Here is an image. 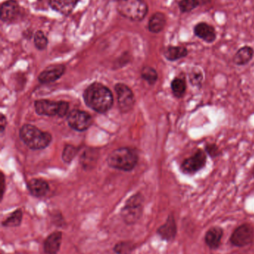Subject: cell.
Returning <instances> with one entry per match:
<instances>
[{
  "mask_svg": "<svg viewBox=\"0 0 254 254\" xmlns=\"http://www.w3.org/2000/svg\"><path fill=\"white\" fill-rule=\"evenodd\" d=\"M84 100L89 108L98 113H106L113 107L111 91L99 83H93L84 92Z\"/></svg>",
  "mask_w": 254,
  "mask_h": 254,
  "instance_id": "6da1fadb",
  "label": "cell"
},
{
  "mask_svg": "<svg viewBox=\"0 0 254 254\" xmlns=\"http://www.w3.org/2000/svg\"><path fill=\"white\" fill-rule=\"evenodd\" d=\"M21 140L33 150L43 149L49 146L52 140L50 133L43 131L31 125H25L19 130Z\"/></svg>",
  "mask_w": 254,
  "mask_h": 254,
  "instance_id": "7a4b0ae2",
  "label": "cell"
},
{
  "mask_svg": "<svg viewBox=\"0 0 254 254\" xmlns=\"http://www.w3.org/2000/svg\"><path fill=\"white\" fill-rule=\"evenodd\" d=\"M107 162L110 167L116 170L131 171L135 168L138 162V155L131 148H119L109 155Z\"/></svg>",
  "mask_w": 254,
  "mask_h": 254,
  "instance_id": "3957f363",
  "label": "cell"
},
{
  "mask_svg": "<svg viewBox=\"0 0 254 254\" xmlns=\"http://www.w3.org/2000/svg\"><path fill=\"white\" fill-rule=\"evenodd\" d=\"M116 10L128 20L141 22L149 13V6L145 0H117Z\"/></svg>",
  "mask_w": 254,
  "mask_h": 254,
  "instance_id": "277c9868",
  "label": "cell"
},
{
  "mask_svg": "<svg viewBox=\"0 0 254 254\" xmlns=\"http://www.w3.org/2000/svg\"><path fill=\"white\" fill-rule=\"evenodd\" d=\"M144 198L140 193L130 197L121 209L120 216L127 225H134L140 221L143 214Z\"/></svg>",
  "mask_w": 254,
  "mask_h": 254,
  "instance_id": "5b68a950",
  "label": "cell"
},
{
  "mask_svg": "<svg viewBox=\"0 0 254 254\" xmlns=\"http://www.w3.org/2000/svg\"><path fill=\"white\" fill-rule=\"evenodd\" d=\"M208 155L204 149L198 148L192 155L185 158L180 163V171L185 176H193L205 168Z\"/></svg>",
  "mask_w": 254,
  "mask_h": 254,
  "instance_id": "8992f818",
  "label": "cell"
},
{
  "mask_svg": "<svg viewBox=\"0 0 254 254\" xmlns=\"http://www.w3.org/2000/svg\"><path fill=\"white\" fill-rule=\"evenodd\" d=\"M69 107L68 103L65 101L57 102L49 100H38L34 102L35 112L39 116L64 118L68 113Z\"/></svg>",
  "mask_w": 254,
  "mask_h": 254,
  "instance_id": "52a82bcc",
  "label": "cell"
},
{
  "mask_svg": "<svg viewBox=\"0 0 254 254\" xmlns=\"http://www.w3.org/2000/svg\"><path fill=\"white\" fill-rule=\"evenodd\" d=\"M231 246L236 248H245L253 244L254 227L250 223H243L233 231L229 239Z\"/></svg>",
  "mask_w": 254,
  "mask_h": 254,
  "instance_id": "ba28073f",
  "label": "cell"
},
{
  "mask_svg": "<svg viewBox=\"0 0 254 254\" xmlns=\"http://www.w3.org/2000/svg\"><path fill=\"white\" fill-rule=\"evenodd\" d=\"M22 15V8L16 0H6L1 3L0 18L4 23H15Z\"/></svg>",
  "mask_w": 254,
  "mask_h": 254,
  "instance_id": "9c48e42d",
  "label": "cell"
},
{
  "mask_svg": "<svg viewBox=\"0 0 254 254\" xmlns=\"http://www.w3.org/2000/svg\"><path fill=\"white\" fill-rule=\"evenodd\" d=\"M117 95L118 105L122 113H128L132 110L135 104V97L132 90L123 83H118L115 86Z\"/></svg>",
  "mask_w": 254,
  "mask_h": 254,
  "instance_id": "30bf717a",
  "label": "cell"
},
{
  "mask_svg": "<svg viewBox=\"0 0 254 254\" xmlns=\"http://www.w3.org/2000/svg\"><path fill=\"white\" fill-rule=\"evenodd\" d=\"M67 123L69 126L78 131L88 129L92 124V119L87 113L74 110L67 115Z\"/></svg>",
  "mask_w": 254,
  "mask_h": 254,
  "instance_id": "8fae6325",
  "label": "cell"
},
{
  "mask_svg": "<svg viewBox=\"0 0 254 254\" xmlns=\"http://www.w3.org/2000/svg\"><path fill=\"white\" fill-rule=\"evenodd\" d=\"M177 231H178V228H177L175 217L174 215L171 213L167 216L166 222L157 230V235L163 241L172 243L177 237Z\"/></svg>",
  "mask_w": 254,
  "mask_h": 254,
  "instance_id": "7c38bea8",
  "label": "cell"
},
{
  "mask_svg": "<svg viewBox=\"0 0 254 254\" xmlns=\"http://www.w3.org/2000/svg\"><path fill=\"white\" fill-rule=\"evenodd\" d=\"M193 33L195 37L207 44H212L217 40V32L215 27L204 21L195 24Z\"/></svg>",
  "mask_w": 254,
  "mask_h": 254,
  "instance_id": "4fadbf2b",
  "label": "cell"
},
{
  "mask_svg": "<svg viewBox=\"0 0 254 254\" xmlns=\"http://www.w3.org/2000/svg\"><path fill=\"white\" fill-rule=\"evenodd\" d=\"M225 231L222 227H211L207 230L204 235V243L207 247L211 251H217L222 246Z\"/></svg>",
  "mask_w": 254,
  "mask_h": 254,
  "instance_id": "5bb4252c",
  "label": "cell"
},
{
  "mask_svg": "<svg viewBox=\"0 0 254 254\" xmlns=\"http://www.w3.org/2000/svg\"><path fill=\"white\" fill-rule=\"evenodd\" d=\"M65 71L66 67L62 64L49 65L40 73L38 77L39 82L43 84L53 83L61 78Z\"/></svg>",
  "mask_w": 254,
  "mask_h": 254,
  "instance_id": "9a60e30c",
  "label": "cell"
},
{
  "mask_svg": "<svg viewBox=\"0 0 254 254\" xmlns=\"http://www.w3.org/2000/svg\"><path fill=\"white\" fill-rule=\"evenodd\" d=\"M61 231H55L49 234L43 242V252L46 254H58L62 243Z\"/></svg>",
  "mask_w": 254,
  "mask_h": 254,
  "instance_id": "2e32d148",
  "label": "cell"
},
{
  "mask_svg": "<svg viewBox=\"0 0 254 254\" xmlns=\"http://www.w3.org/2000/svg\"><path fill=\"white\" fill-rule=\"evenodd\" d=\"M80 0H49V4L52 10L67 16L73 13Z\"/></svg>",
  "mask_w": 254,
  "mask_h": 254,
  "instance_id": "e0dca14e",
  "label": "cell"
},
{
  "mask_svg": "<svg viewBox=\"0 0 254 254\" xmlns=\"http://www.w3.org/2000/svg\"><path fill=\"white\" fill-rule=\"evenodd\" d=\"M254 58V48L246 45L237 50L233 58V63L237 66H246L253 61Z\"/></svg>",
  "mask_w": 254,
  "mask_h": 254,
  "instance_id": "ac0fdd59",
  "label": "cell"
},
{
  "mask_svg": "<svg viewBox=\"0 0 254 254\" xmlns=\"http://www.w3.org/2000/svg\"><path fill=\"white\" fill-rule=\"evenodd\" d=\"M170 87L174 98L179 100L184 98L187 91V80L184 73H180V75L174 77L171 81Z\"/></svg>",
  "mask_w": 254,
  "mask_h": 254,
  "instance_id": "d6986e66",
  "label": "cell"
},
{
  "mask_svg": "<svg viewBox=\"0 0 254 254\" xmlns=\"http://www.w3.org/2000/svg\"><path fill=\"white\" fill-rule=\"evenodd\" d=\"M167 18L162 12H155L151 16L148 22V30L152 34H160L165 29Z\"/></svg>",
  "mask_w": 254,
  "mask_h": 254,
  "instance_id": "ffe728a7",
  "label": "cell"
},
{
  "mask_svg": "<svg viewBox=\"0 0 254 254\" xmlns=\"http://www.w3.org/2000/svg\"><path fill=\"white\" fill-rule=\"evenodd\" d=\"M189 50L183 46H168L164 51V56L169 62H176L187 58Z\"/></svg>",
  "mask_w": 254,
  "mask_h": 254,
  "instance_id": "44dd1931",
  "label": "cell"
},
{
  "mask_svg": "<svg viewBox=\"0 0 254 254\" xmlns=\"http://www.w3.org/2000/svg\"><path fill=\"white\" fill-rule=\"evenodd\" d=\"M30 194L36 198H42L47 195L49 191V184L43 179H31L27 184Z\"/></svg>",
  "mask_w": 254,
  "mask_h": 254,
  "instance_id": "7402d4cb",
  "label": "cell"
},
{
  "mask_svg": "<svg viewBox=\"0 0 254 254\" xmlns=\"http://www.w3.org/2000/svg\"><path fill=\"white\" fill-rule=\"evenodd\" d=\"M188 81L194 88L201 89L205 80L204 71L199 67L194 66L187 72Z\"/></svg>",
  "mask_w": 254,
  "mask_h": 254,
  "instance_id": "603a6c76",
  "label": "cell"
},
{
  "mask_svg": "<svg viewBox=\"0 0 254 254\" xmlns=\"http://www.w3.org/2000/svg\"><path fill=\"white\" fill-rule=\"evenodd\" d=\"M22 218H23V213L22 210L17 209L1 222V226L4 228H17L22 224Z\"/></svg>",
  "mask_w": 254,
  "mask_h": 254,
  "instance_id": "cb8c5ba5",
  "label": "cell"
},
{
  "mask_svg": "<svg viewBox=\"0 0 254 254\" xmlns=\"http://www.w3.org/2000/svg\"><path fill=\"white\" fill-rule=\"evenodd\" d=\"M137 249V245L131 241H121L116 243L113 251L116 254H131Z\"/></svg>",
  "mask_w": 254,
  "mask_h": 254,
  "instance_id": "d4e9b609",
  "label": "cell"
},
{
  "mask_svg": "<svg viewBox=\"0 0 254 254\" xmlns=\"http://www.w3.org/2000/svg\"><path fill=\"white\" fill-rule=\"evenodd\" d=\"M141 77L149 85L153 86L158 80V73L155 68L151 66L143 67L141 71Z\"/></svg>",
  "mask_w": 254,
  "mask_h": 254,
  "instance_id": "484cf974",
  "label": "cell"
},
{
  "mask_svg": "<svg viewBox=\"0 0 254 254\" xmlns=\"http://www.w3.org/2000/svg\"><path fill=\"white\" fill-rule=\"evenodd\" d=\"M179 10L181 13H188L200 7L198 0H180L177 2Z\"/></svg>",
  "mask_w": 254,
  "mask_h": 254,
  "instance_id": "4316f807",
  "label": "cell"
},
{
  "mask_svg": "<svg viewBox=\"0 0 254 254\" xmlns=\"http://www.w3.org/2000/svg\"><path fill=\"white\" fill-rule=\"evenodd\" d=\"M34 43L36 49L39 51H43L46 49L49 43L47 37L43 31L38 30L36 31L34 35Z\"/></svg>",
  "mask_w": 254,
  "mask_h": 254,
  "instance_id": "83f0119b",
  "label": "cell"
},
{
  "mask_svg": "<svg viewBox=\"0 0 254 254\" xmlns=\"http://www.w3.org/2000/svg\"><path fill=\"white\" fill-rule=\"evenodd\" d=\"M204 149L208 157L213 160L219 158L223 154L219 145L216 143H206L204 146Z\"/></svg>",
  "mask_w": 254,
  "mask_h": 254,
  "instance_id": "f1b7e54d",
  "label": "cell"
},
{
  "mask_svg": "<svg viewBox=\"0 0 254 254\" xmlns=\"http://www.w3.org/2000/svg\"><path fill=\"white\" fill-rule=\"evenodd\" d=\"M96 152L95 150H86L82 155L81 158V162L85 168H89L91 166L93 165L96 162Z\"/></svg>",
  "mask_w": 254,
  "mask_h": 254,
  "instance_id": "f546056e",
  "label": "cell"
},
{
  "mask_svg": "<svg viewBox=\"0 0 254 254\" xmlns=\"http://www.w3.org/2000/svg\"><path fill=\"white\" fill-rule=\"evenodd\" d=\"M77 153L78 149L76 146H73V145H67V146H65V147H64V151H63V161L69 164V163L71 162V161L74 159Z\"/></svg>",
  "mask_w": 254,
  "mask_h": 254,
  "instance_id": "4dcf8cb0",
  "label": "cell"
},
{
  "mask_svg": "<svg viewBox=\"0 0 254 254\" xmlns=\"http://www.w3.org/2000/svg\"><path fill=\"white\" fill-rule=\"evenodd\" d=\"M4 190H5V182H4V176L3 173L1 175V198L2 199L4 195Z\"/></svg>",
  "mask_w": 254,
  "mask_h": 254,
  "instance_id": "1f68e13d",
  "label": "cell"
},
{
  "mask_svg": "<svg viewBox=\"0 0 254 254\" xmlns=\"http://www.w3.org/2000/svg\"><path fill=\"white\" fill-rule=\"evenodd\" d=\"M6 125V118L4 117V115H1V120H0V127H1V133L4 132V128H5Z\"/></svg>",
  "mask_w": 254,
  "mask_h": 254,
  "instance_id": "d6a6232c",
  "label": "cell"
},
{
  "mask_svg": "<svg viewBox=\"0 0 254 254\" xmlns=\"http://www.w3.org/2000/svg\"><path fill=\"white\" fill-rule=\"evenodd\" d=\"M200 6H206L210 4L213 0H198Z\"/></svg>",
  "mask_w": 254,
  "mask_h": 254,
  "instance_id": "836d02e7",
  "label": "cell"
},
{
  "mask_svg": "<svg viewBox=\"0 0 254 254\" xmlns=\"http://www.w3.org/2000/svg\"><path fill=\"white\" fill-rule=\"evenodd\" d=\"M249 174H250L251 177L254 179V164L253 166H252V168H251L250 173H249Z\"/></svg>",
  "mask_w": 254,
  "mask_h": 254,
  "instance_id": "e575fe53",
  "label": "cell"
}]
</instances>
